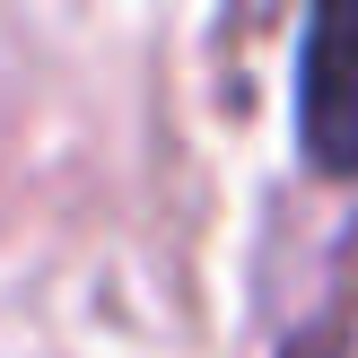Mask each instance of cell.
Instances as JSON below:
<instances>
[{
	"instance_id": "1",
	"label": "cell",
	"mask_w": 358,
	"mask_h": 358,
	"mask_svg": "<svg viewBox=\"0 0 358 358\" xmlns=\"http://www.w3.org/2000/svg\"><path fill=\"white\" fill-rule=\"evenodd\" d=\"M297 131L324 175H358V0H315L297 44Z\"/></svg>"
}]
</instances>
